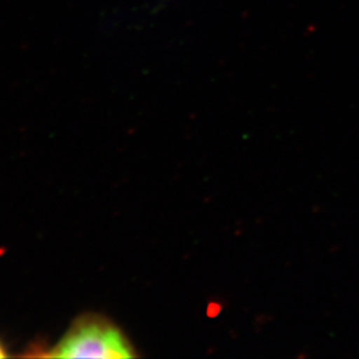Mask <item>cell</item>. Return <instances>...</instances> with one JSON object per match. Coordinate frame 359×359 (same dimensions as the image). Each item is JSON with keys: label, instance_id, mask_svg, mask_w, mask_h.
<instances>
[{"label": "cell", "instance_id": "obj_2", "mask_svg": "<svg viewBox=\"0 0 359 359\" xmlns=\"http://www.w3.org/2000/svg\"><path fill=\"white\" fill-rule=\"evenodd\" d=\"M8 354H7V350H6V346L3 345V342L0 341V358H4V357H7Z\"/></svg>", "mask_w": 359, "mask_h": 359}, {"label": "cell", "instance_id": "obj_1", "mask_svg": "<svg viewBox=\"0 0 359 359\" xmlns=\"http://www.w3.org/2000/svg\"><path fill=\"white\" fill-rule=\"evenodd\" d=\"M43 357L127 359L136 357V353L114 322L97 314H84Z\"/></svg>", "mask_w": 359, "mask_h": 359}]
</instances>
